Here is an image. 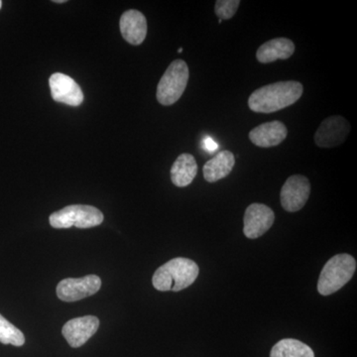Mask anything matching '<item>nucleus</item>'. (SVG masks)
Returning <instances> with one entry per match:
<instances>
[{"mask_svg":"<svg viewBox=\"0 0 357 357\" xmlns=\"http://www.w3.org/2000/svg\"><path fill=\"white\" fill-rule=\"evenodd\" d=\"M303 91L304 88L299 82H278L267 84L251 93L248 105L252 112L272 114L297 102Z\"/></svg>","mask_w":357,"mask_h":357,"instance_id":"f257e3e1","label":"nucleus"},{"mask_svg":"<svg viewBox=\"0 0 357 357\" xmlns=\"http://www.w3.org/2000/svg\"><path fill=\"white\" fill-rule=\"evenodd\" d=\"M199 273V268L196 262L188 258H174L155 271L152 284L161 292H178L191 286Z\"/></svg>","mask_w":357,"mask_h":357,"instance_id":"f03ea898","label":"nucleus"},{"mask_svg":"<svg viewBox=\"0 0 357 357\" xmlns=\"http://www.w3.org/2000/svg\"><path fill=\"white\" fill-rule=\"evenodd\" d=\"M356 270V261L351 255H337L326 263L318 281L321 295L330 296L337 292L347 283Z\"/></svg>","mask_w":357,"mask_h":357,"instance_id":"7ed1b4c3","label":"nucleus"},{"mask_svg":"<svg viewBox=\"0 0 357 357\" xmlns=\"http://www.w3.org/2000/svg\"><path fill=\"white\" fill-rule=\"evenodd\" d=\"M102 211L93 206L73 204L62 210L55 211L49 218V222L54 229H91L103 222Z\"/></svg>","mask_w":357,"mask_h":357,"instance_id":"20e7f679","label":"nucleus"},{"mask_svg":"<svg viewBox=\"0 0 357 357\" xmlns=\"http://www.w3.org/2000/svg\"><path fill=\"white\" fill-rule=\"evenodd\" d=\"M189 81V68L183 60H175L169 66L157 86V100L162 105L177 102L184 93Z\"/></svg>","mask_w":357,"mask_h":357,"instance_id":"39448f33","label":"nucleus"},{"mask_svg":"<svg viewBox=\"0 0 357 357\" xmlns=\"http://www.w3.org/2000/svg\"><path fill=\"white\" fill-rule=\"evenodd\" d=\"M102 287V280L96 275H88L83 278H67L58 284L57 296L64 302H76L95 295Z\"/></svg>","mask_w":357,"mask_h":357,"instance_id":"423d86ee","label":"nucleus"},{"mask_svg":"<svg viewBox=\"0 0 357 357\" xmlns=\"http://www.w3.org/2000/svg\"><path fill=\"white\" fill-rule=\"evenodd\" d=\"M311 194V184L305 176L294 175L287 178L281 190V204L284 210L295 213L304 208Z\"/></svg>","mask_w":357,"mask_h":357,"instance_id":"0eeeda50","label":"nucleus"},{"mask_svg":"<svg viewBox=\"0 0 357 357\" xmlns=\"http://www.w3.org/2000/svg\"><path fill=\"white\" fill-rule=\"evenodd\" d=\"M351 131V124L340 115L328 117L314 134V142L321 148H333L342 144Z\"/></svg>","mask_w":357,"mask_h":357,"instance_id":"6e6552de","label":"nucleus"},{"mask_svg":"<svg viewBox=\"0 0 357 357\" xmlns=\"http://www.w3.org/2000/svg\"><path fill=\"white\" fill-rule=\"evenodd\" d=\"M274 211L263 204H252L244 215V236L255 239L262 236L273 225Z\"/></svg>","mask_w":357,"mask_h":357,"instance_id":"1a4fd4ad","label":"nucleus"},{"mask_svg":"<svg viewBox=\"0 0 357 357\" xmlns=\"http://www.w3.org/2000/svg\"><path fill=\"white\" fill-rule=\"evenodd\" d=\"M51 95L57 102L79 107L84 102V93L79 84L67 75L55 73L49 79Z\"/></svg>","mask_w":357,"mask_h":357,"instance_id":"9d476101","label":"nucleus"},{"mask_svg":"<svg viewBox=\"0 0 357 357\" xmlns=\"http://www.w3.org/2000/svg\"><path fill=\"white\" fill-rule=\"evenodd\" d=\"M100 319L95 316H84L70 319L63 326L62 333L70 347L77 349L98 332Z\"/></svg>","mask_w":357,"mask_h":357,"instance_id":"9b49d317","label":"nucleus"},{"mask_svg":"<svg viewBox=\"0 0 357 357\" xmlns=\"http://www.w3.org/2000/svg\"><path fill=\"white\" fill-rule=\"evenodd\" d=\"M288 135V129L281 121L266 122L249 132V139L256 146L270 148L281 144Z\"/></svg>","mask_w":357,"mask_h":357,"instance_id":"f8f14e48","label":"nucleus"},{"mask_svg":"<svg viewBox=\"0 0 357 357\" xmlns=\"http://www.w3.org/2000/svg\"><path fill=\"white\" fill-rule=\"evenodd\" d=\"M119 26L122 36L129 44L137 46L146 38L147 20L140 11L128 10L122 14Z\"/></svg>","mask_w":357,"mask_h":357,"instance_id":"ddd939ff","label":"nucleus"},{"mask_svg":"<svg viewBox=\"0 0 357 357\" xmlns=\"http://www.w3.org/2000/svg\"><path fill=\"white\" fill-rule=\"evenodd\" d=\"M295 52V44L288 38H275L262 44L256 52L258 62L269 64L277 60H287Z\"/></svg>","mask_w":357,"mask_h":357,"instance_id":"4468645a","label":"nucleus"},{"mask_svg":"<svg viewBox=\"0 0 357 357\" xmlns=\"http://www.w3.org/2000/svg\"><path fill=\"white\" fill-rule=\"evenodd\" d=\"M236 165L234 155L223 150L204 164L203 172L206 182L215 183L229 176Z\"/></svg>","mask_w":357,"mask_h":357,"instance_id":"2eb2a0df","label":"nucleus"},{"mask_svg":"<svg viewBox=\"0 0 357 357\" xmlns=\"http://www.w3.org/2000/svg\"><path fill=\"white\" fill-rule=\"evenodd\" d=\"M198 173V164L192 155L181 154L174 162L171 168V180L178 188H185L192 184Z\"/></svg>","mask_w":357,"mask_h":357,"instance_id":"dca6fc26","label":"nucleus"},{"mask_svg":"<svg viewBox=\"0 0 357 357\" xmlns=\"http://www.w3.org/2000/svg\"><path fill=\"white\" fill-rule=\"evenodd\" d=\"M270 357H314L309 345L293 338H285L272 347Z\"/></svg>","mask_w":357,"mask_h":357,"instance_id":"f3484780","label":"nucleus"},{"mask_svg":"<svg viewBox=\"0 0 357 357\" xmlns=\"http://www.w3.org/2000/svg\"><path fill=\"white\" fill-rule=\"evenodd\" d=\"M0 342L3 344H13L14 347H22L25 342L23 333L2 317V314H0Z\"/></svg>","mask_w":357,"mask_h":357,"instance_id":"a211bd4d","label":"nucleus"},{"mask_svg":"<svg viewBox=\"0 0 357 357\" xmlns=\"http://www.w3.org/2000/svg\"><path fill=\"white\" fill-rule=\"evenodd\" d=\"M239 4V0H218L215 1V13L220 20H229L236 15Z\"/></svg>","mask_w":357,"mask_h":357,"instance_id":"6ab92c4d","label":"nucleus"},{"mask_svg":"<svg viewBox=\"0 0 357 357\" xmlns=\"http://www.w3.org/2000/svg\"><path fill=\"white\" fill-rule=\"evenodd\" d=\"M202 145H203L204 149L206 150L208 152L217 151L218 148V143L211 137L204 138V139L202 141Z\"/></svg>","mask_w":357,"mask_h":357,"instance_id":"aec40b11","label":"nucleus"},{"mask_svg":"<svg viewBox=\"0 0 357 357\" xmlns=\"http://www.w3.org/2000/svg\"><path fill=\"white\" fill-rule=\"evenodd\" d=\"M54 2H56V3H64L65 0H55V1Z\"/></svg>","mask_w":357,"mask_h":357,"instance_id":"412c9836","label":"nucleus"},{"mask_svg":"<svg viewBox=\"0 0 357 357\" xmlns=\"http://www.w3.org/2000/svg\"><path fill=\"white\" fill-rule=\"evenodd\" d=\"M178 53H182V52H183V48H180V49H178Z\"/></svg>","mask_w":357,"mask_h":357,"instance_id":"4be33fe9","label":"nucleus"},{"mask_svg":"<svg viewBox=\"0 0 357 357\" xmlns=\"http://www.w3.org/2000/svg\"><path fill=\"white\" fill-rule=\"evenodd\" d=\"M218 23H220V24H222V20H218Z\"/></svg>","mask_w":357,"mask_h":357,"instance_id":"5701e85b","label":"nucleus"},{"mask_svg":"<svg viewBox=\"0 0 357 357\" xmlns=\"http://www.w3.org/2000/svg\"><path fill=\"white\" fill-rule=\"evenodd\" d=\"M1 6H2V2L0 1V8H1Z\"/></svg>","mask_w":357,"mask_h":357,"instance_id":"b1692460","label":"nucleus"}]
</instances>
